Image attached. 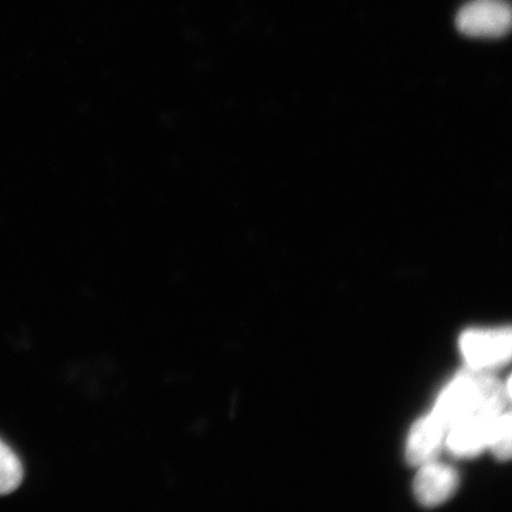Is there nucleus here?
Listing matches in <instances>:
<instances>
[{"mask_svg": "<svg viewBox=\"0 0 512 512\" xmlns=\"http://www.w3.org/2000/svg\"><path fill=\"white\" fill-rule=\"evenodd\" d=\"M510 399L494 373L467 367L443 390L431 414L448 432L467 420L505 412Z\"/></svg>", "mask_w": 512, "mask_h": 512, "instance_id": "1", "label": "nucleus"}, {"mask_svg": "<svg viewBox=\"0 0 512 512\" xmlns=\"http://www.w3.org/2000/svg\"><path fill=\"white\" fill-rule=\"evenodd\" d=\"M459 348L467 367L494 373L511 360V329L467 330L459 338Z\"/></svg>", "mask_w": 512, "mask_h": 512, "instance_id": "2", "label": "nucleus"}, {"mask_svg": "<svg viewBox=\"0 0 512 512\" xmlns=\"http://www.w3.org/2000/svg\"><path fill=\"white\" fill-rule=\"evenodd\" d=\"M457 27L472 37H502L511 27V10L498 0H478L464 6L457 16Z\"/></svg>", "mask_w": 512, "mask_h": 512, "instance_id": "3", "label": "nucleus"}, {"mask_svg": "<svg viewBox=\"0 0 512 512\" xmlns=\"http://www.w3.org/2000/svg\"><path fill=\"white\" fill-rule=\"evenodd\" d=\"M458 486V471L453 466L435 460L419 467L413 482V492L421 505L435 508L456 494Z\"/></svg>", "mask_w": 512, "mask_h": 512, "instance_id": "4", "label": "nucleus"}, {"mask_svg": "<svg viewBox=\"0 0 512 512\" xmlns=\"http://www.w3.org/2000/svg\"><path fill=\"white\" fill-rule=\"evenodd\" d=\"M446 435L445 427L432 414L416 421L407 438V463L420 467L435 462L443 451Z\"/></svg>", "mask_w": 512, "mask_h": 512, "instance_id": "5", "label": "nucleus"}, {"mask_svg": "<svg viewBox=\"0 0 512 512\" xmlns=\"http://www.w3.org/2000/svg\"><path fill=\"white\" fill-rule=\"evenodd\" d=\"M501 414L467 420L463 424L451 428L447 432L445 440L447 451L457 458L479 456L489 447L492 430Z\"/></svg>", "mask_w": 512, "mask_h": 512, "instance_id": "6", "label": "nucleus"}, {"mask_svg": "<svg viewBox=\"0 0 512 512\" xmlns=\"http://www.w3.org/2000/svg\"><path fill=\"white\" fill-rule=\"evenodd\" d=\"M24 477L21 460L16 453L0 440V496H6L16 491Z\"/></svg>", "mask_w": 512, "mask_h": 512, "instance_id": "7", "label": "nucleus"}, {"mask_svg": "<svg viewBox=\"0 0 512 512\" xmlns=\"http://www.w3.org/2000/svg\"><path fill=\"white\" fill-rule=\"evenodd\" d=\"M511 428L510 412L499 415L488 448L501 462H508L511 458Z\"/></svg>", "mask_w": 512, "mask_h": 512, "instance_id": "8", "label": "nucleus"}]
</instances>
